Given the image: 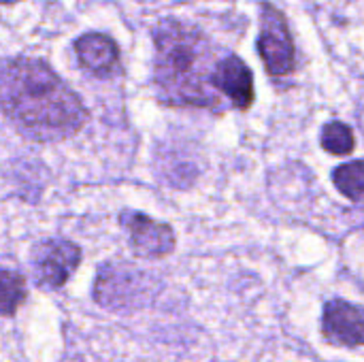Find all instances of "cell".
I'll use <instances>...</instances> for the list:
<instances>
[{
  "label": "cell",
  "instance_id": "4",
  "mask_svg": "<svg viewBox=\"0 0 364 362\" xmlns=\"http://www.w3.org/2000/svg\"><path fill=\"white\" fill-rule=\"evenodd\" d=\"M151 282L130 265H107L98 273L94 297L107 309H130L149 297Z\"/></svg>",
  "mask_w": 364,
  "mask_h": 362
},
{
  "label": "cell",
  "instance_id": "12",
  "mask_svg": "<svg viewBox=\"0 0 364 362\" xmlns=\"http://www.w3.org/2000/svg\"><path fill=\"white\" fill-rule=\"evenodd\" d=\"M322 147L333 156H348L354 149V134L343 122H328L322 128Z\"/></svg>",
  "mask_w": 364,
  "mask_h": 362
},
{
  "label": "cell",
  "instance_id": "3",
  "mask_svg": "<svg viewBox=\"0 0 364 362\" xmlns=\"http://www.w3.org/2000/svg\"><path fill=\"white\" fill-rule=\"evenodd\" d=\"M260 58L273 77H284L294 70V43L286 23V17L271 2L260 6V36H258Z\"/></svg>",
  "mask_w": 364,
  "mask_h": 362
},
{
  "label": "cell",
  "instance_id": "10",
  "mask_svg": "<svg viewBox=\"0 0 364 362\" xmlns=\"http://www.w3.org/2000/svg\"><path fill=\"white\" fill-rule=\"evenodd\" d=\"M333 183L343 196L360 201L364 196V160H354L337 166L333 171Z\"/></svg>",
  "mask_w": 364,
  "mask_h": 362
},
{
  "label": "cell",
  "instance_id": "7",
  "mask_svg": "<svg viewBox=\"0 0 364 362\" xmlns=\"http://www.w3.org/2000/svg\"><path fill=\"white\" fill-rule=\"evenodd\" d=\"M322 333L326 341L341 348L364 346V309L348 301H328L322 316Z\"/></svg>",
  "mask_w": 364,
  "mask_h": 362
},
{
  "label": "cell",
  "instance_id": "1",
  "mask_svg": "<svg viewBox=\"0 0 364 362\" xmlns=\"http://www.w3.org/2000/svg\"><path fill=\"white\" fill-rule=\"evenodd\" d=\"M0 107L30 137H73L87 119L77 94L41 60H13L0 70Z\"/></svg>",
  "mask_w": 364,
  "mask_h": 362
},
{
  "label": "cell",
  "instance_id": "2",
  "mask_svg": "<svg viewBox=\"0 0 364 362\" xmlns=\"http://www.w3.org/2000/svg\"><path fill=\"white\" fill-rule=\"evenodd\" d=\"M154 77L162 100L218 109L220 92L213 85L218 60L211 41L190 23L164 19L154 30Z\"/></svg>",
  "mask_w": 364,
  "mask_h": 362
},
{
  "label": "cell",
  "instance_id": "5",
  "mask_svg": "<svg viewBox=\"0 0 364 362\" xmlns=\"http://www.w3.org/2000/svg\"><path fill=\"white\" fill-rule=\"evenodd\" d=\"M79 262H81V250L75 243L62 239L41 241L32 250V258H30L34 282L45 290L62 288L77 271Z\"/></svg>",
  "mask_w": 364,
  "mask_h": 362
},
{
  "label": "cell",
  "instance_id": "8",
  "mask_svg": "<svg viewBox=\"0 0 364 362\" xmlns=\"http://www.w3.org/2000/svg\"><path fill=\"white\" fill-rule=\"evenodd\" d=\"M213 85L237 109H250L254 102V77L245 62L232 53L218 60L213 73Z\"/></svg>",
  "mask_w": 364,
  "mask_h": 362
},
{
  "label": "cell",
  "instance_id": "9",
  "mask_svg": "<svg viewBox=\"0 0 364 362\" xmlns=\"http://www.w3.org/2000/svg\"><path fill=\"white\" fill-rule=\"evenodd\" d=\"M79 62L83 68H87L94 75L109 77L115 73L117 62H119V51L117 45L105 36V34H85L75 43Z\"/></svg>",
  "mask_w": 364,
  "mask_h": 362
},
{
  "label": "cell",
  "instance_id": "11",
  "mask_svg": "<svg viewBox=\"0 0 364 362\" xmlns=\"http://www.w3.org/2000/svg\"><path fill=\"white\" fill-rule=\"evenodd\" d=\"M26 299V282L19 273L0 269V316H15Z\"/></svg>",
  "mask_w": 364,
  "mask_h": 362
},
{
  "label": "cell",
  "instance_id": "6",
  "mask_svg": "<svg viewBox=\"0 0 364 362\" xmlns=\"http://www.w3.org/2000/svg\"><path fill=\"white\" fill-rule=\"evenodd\" d=\"M122 224L130 235L132 250L143 258H162L175 250V233L168 224L156 222L139 211H124Z\"/></svg>",
  "mask_w": 364,
  "mask_h": 362
}]
</instances>
